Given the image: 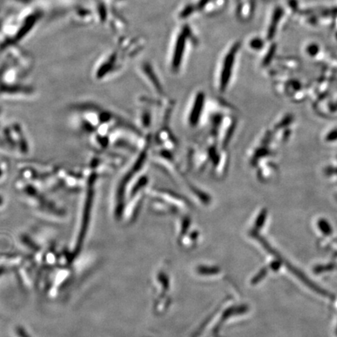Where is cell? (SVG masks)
<instances>
[{
    "mask_svg": "<svg viewBox=\"0 0 337 337\" xmlns=\"http://www.w3.org/2000/svg\"><path fill=\"white\" fill-rule=\"evenodd\" d=\"M337 140V129H334L330 131L327 136V141H334Z\"/></svg>",
    "mask_w": 337,
    "mask_h": 337,
    "instance_id": "cell-1",
    "label": "cell"
}]
</instances>
